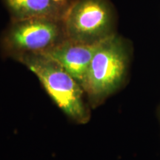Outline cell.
<instances>
[{
    "mask_svg": "<svg viewBox=\"0 0 160 160\" xmlns=\"http://www.w3.org/2000/svg\"><path fill=\"white\" fill-rule=\"evenodd\" d=\"M34 74L59 108L74 122L83 125L91 119V105L83 88L74 78L44 53L22 56L16 60Z\"/></svg>",
    "mask_w": 160,
    "mask_h": 160,
    "instance_id": "1",
    "label": "cell"
},
{
    "mask_svg": "<svg viewBox=\"0 0 160 160\" xmlns=\"http://www.w3.org/2000/svg\"><path fill=\"white\" fill-rule=\"evenodd\" d=\"M101 42L85 44L65 39L43 53L59 63L82 87L92 58Z\"/></svg>",
    "mask_w": 160,
    "mask_h": 160,
    "instance_id": "5",
    "label": "cell"
},
{
    "mask_svg": "<svg viewBox=\"0 0 160 160\" xmlns=\"http://www.w3.org/2000/svg\"><path fill=\"white\" fill-rule=\"evenodd\" d=\"M11 20L31 18H52L63 19L68 8L55 0H3Z\"/></svg>",
    "mask_w": 160,
    "mask_h": 160,
    "instance_id": "6",
    "label": "cell"
},
{
    "mask_svg": "<svg viewBox=\"0 0 160 160\" xmlns=\"http://www.w3.org/2000/svg\"><path fill=\"white\" fill-rule=\"evenodd\" d=\"M67 39L97 44L115 34L113 14L106 0H76L63 17Z\"/></svg>",
    "mask_w": 160,
    "mask_h": 160,
    "instance_id": "4",
    "label": "cell"
},
{
    "mask_svg": "<svg viewBox=\"0 0 160 160\" xmlns=\"http://www.w3.org/2000/svg\"><path fill=\"white\" fill-rule=\"evenodd\" d=\"M129 59L127 44L117 34L99 44L82 86L91 108L98 107L122 87L127 77Z\"/></svg>",
    "mask_w": 160,
    "mask_h": 160,
    "instance_id": "2",
    "label": "cell"
},
{
    "mask_svg": "<svg viewBox=\"0 0 160 160\" xmlns=\"http://www.w3.org/2000/svg\"><path fill=\"white\" fill-rule=\"evenodd\" d=\"M65 39L62 19L11 20L0 37V50L4 57L17 60L25 55L45 53Z\"/></svg>",
    "mask_w": 160,
    "mask_h": 160,
    "instance_id": "3",
    "label": "cell"
}]
</instances>
